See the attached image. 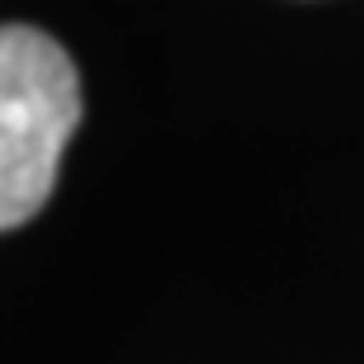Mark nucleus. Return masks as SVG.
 <instances>
[{
    "mask_svg": "<svg viewBox=\"0 0 364 364\" xmlns=\"http://www.w3.org/2000/svg\"><path fill=\"white\" fill-rule=\"evenodd\" d=\"M76 123L81 76L67 48L33 24H0V232L53 199Z\"/></svg>",
    "mask_w": 364,
    "mask_h": 364,
    "instance_id": "f257e3e1",
    "label": "nucleus"
}]
</instances>
